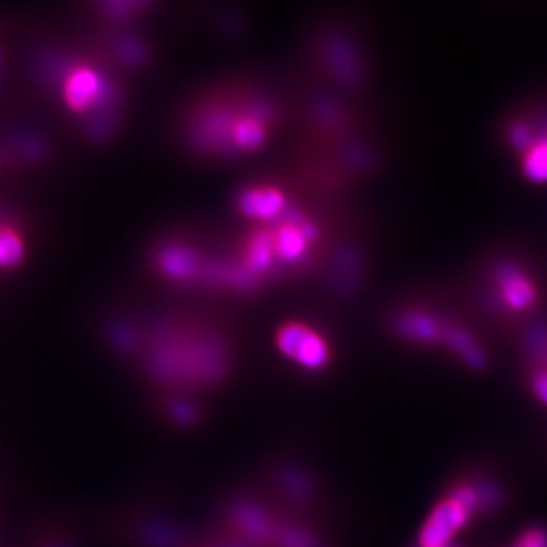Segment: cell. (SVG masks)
Segmentation results:
<instances>
[{
    "mask_svg": "<svg viewBox=\"0 0 547 547\" xmlns=\"http://www.w3.org/2000/svg\"><path fill=\"white\" fill-rule=\"evenodd\" d=\"M152 396L181 394L206 399L235 379V349L226 336L203 326L163 327L134 359Z\"/></svg>",
    "mask_w": 547,
    "mask_h": 547,
    "instance_id": "cell-1",
    "label": "cell"
},
{
    "mask_svg": "<svg viewBox=\"0 0 547 547\" xmlns=\"http://www.w3.org/2000/svg\"><path fill=\"white\" fill-rule=\"evenodd\" d=\"M465 280L474 299L492 317H531L542 304L544 277L535 258L522 249H490L470 268Z\"/></svg>",
    "mask_w": 547,
    "mask_h": 547,
    "instance_id": "cell-2",
    "label": "cell"
},
{
    "mask_svg": "<svg viewBox=\"0 0 547 547\" xmlns=\"http://www.w3.org/2000/svg\"><path fill=\"white\" fill-rule=\"evenodd\" d=\"M499 143L524 183L547 186V95L508 110L499 124Z\"/></svg>",
    "mask_w": 547,
    "mask_h": 547,
    "instance_id": "cell-3",
    "label": "cell"
},
{
    "mask_svg": "<svg viewBox=\"0 0 547 547\" xmlns=\"http://www.w3.org/2000/svg\"><path fill=\"white\" fill-rule=\"evenodd\" d=\"M254 488L290 514L326 523V488L313 469L299 458L277 456L268 461Z\"/></svg>",
    "mask_w": 547,
    "mask_h": 547,
    "instance_id": "cell-4",
    "label": "cell"
},
{
    "mask_svg": "<svg viewBox=\"0 0 547 547\" xmlns=\"http://www.w3.org/2000/svg\"><path fill=\"white\" fill-rule=\"evenodd\" d=\"M277 353L306 378H327L336 365L335 347L327 333L312 322L292 318L272 335Z\"/></svg>",
    "mask_w": 547,
    "mask_h": 547,
    "instance_id": "cell-5",
    "label": "cell"
},
{
    "mask_svg": "<svg viewBox=\"0 0 547 547\" xmlns=\"http://www.w3.org/2000/svg\"><path fill=\"white\" fill-rule=\"evenodd\" d=\"M391 326L394 333L406 342L423 347L441 344L449 349L453 344V338L465 327L444 313L424 306H414L397 312Z\"/></svg>",
    "mask_w": 547,
    "mask_h": 547,
    "instance_id": "cell-6",
    "label": "cell"
},
{
    "mask_svg": "<svg viewBox=\"0 0 547 547\" xmlns=\"http://www.w3.org/2000/svg\"><path fill=\"white\" fill-rule=\"evenodd\" d=\"M473 512L455 497H444L431 511L423 528L420 531L419 547L451 546L456 533L469 523Z\"/></svg>",
    "mask_w": 547,
    "mask_h": 547,
    "instance_id": "cell-7",
    "label": "cell"
},
{
    "mask_svg": "<svg viewBox=\"0 0 547 547\" xmlns=\"http://www.w3.org/2000/svg\"><path fill=\"white\" fill-rule=\"evenodd\" d=\"M154 397V412L161 423L177 431H195L208 421V401L195 396L158 394Z\"/></svg>",
    "mask_w": 547,
    "mask_h": 547,
    "instance_id": "cell-8",
    "label": "cell"
},
{
    "mask_svg": "<svg viewBox=\"0 0 547 547\" xmlns=\"http://www.w3.org/2000/svg\"><path fill=\"white\" fill-rule=\"evenodd\" d=\"M17 547H86L81 531L65 514H49L25 532Z\"/></svg>",
    "mask_w": 547,
    "mask_h": 547,
    "instance_id": "cell-9",
    "label": "cell"
},
{
    "mask_svg": "<svg viewBox=\"0 0 547 547\" xmlns=\"http://www.w3.org/2000/svg\"><path fill=\"white\" fill-rule=\"evenodd\" d=\"M285 195L272 186H254L240 195L239 208L251 219L269 221L280 215L285 208Z\"/></svg>",
    "mask_w": 547,
    "mask_h": 547,
    "instance_id": "cell-10",
    "label": "cell"
},
{
    "mask_svg": "<svg viewBox=\"0 0 547 547\" xmlns=\"http://www.w3.org/2000/svg\"><path fill=\"white\" fill-rule=\"evenodd\" d=\"M274 244L277 247V253L280 254L281 258L290 260V258H299V254L303 253V249L306 248V235L303 230L289 227L277 236Z\"/></svg>",
    "mask_w": 547,
    "mask_h": 547,
    "instance_id": "cell-11",
    "label": "cell"
},
{
    "mask_svg": "<svg viewBox=\"0 0 547 547\" xmlns=\"http://www.w3.org/2000/svg\"><path fill=\"white\" fill-rule=\"evenodd\" d=\"M514 547H547V529L542 526L524 529L515 540Z\"/></svg>",
    "mask_w": 547,
    "mask_h": 547,
    "instance_id": "cell-12",
    "label": "cell"
},
{
    "mask_svg": "<svg viewBox=\"0 0 547 547\" xmlns=\"http://www.w3.org/2000/svg\"><path fill=\"white\" fill-rule=\"evenodd\" d=\"M531 387H532L538 400L542 401L544 405H547V367L538 369L537 371L532 374Z\"/></svg>",
    "mask_w": 547,
    "mask_h": 547,
    "instance_id": "cell-13",
    "label": "cell"
},
{
    "mask_svg": "<svg viewBox=\"0 0 547 547\" xmlns=\"http://www.w3.org/2000/svg\"><path fill=\"white\" fill-rule=\"evenodd\" d=\"M0 547H2V535H0Z\"/></svg>",
    "mask_w": 547,
    "mask_h": 547,
    "instance_id": "cell-14",
    "label": "cell"
},
{
    "mask_svg": "<svg viewBox=\"0 0 547 547\" xmlns=\"http://www.w3.org/2000/svg\"><path fill=\"white\" fill-rule=\"evenodd\" d=\"M446 547H455V546H451H451H446Z\"/></svg>",
    "mask_w": 547,
    "mask_h": 547,
    "instance_id": "cell-15",
    "label": "cell"
}]
</instances>
